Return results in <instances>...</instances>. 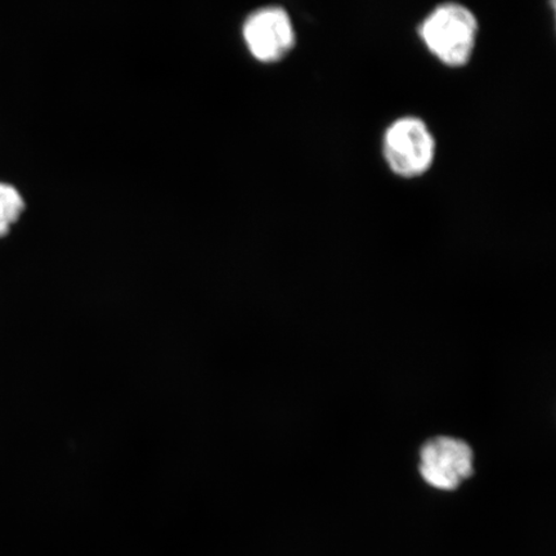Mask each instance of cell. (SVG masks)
I'll return each instance as SVG.
<instances>
[{
	"label": "cell",
	"mask_w": 556,
	"mask_h": 556,
	"mask_svg": "<svg viewBox=\"0 0 556 556\" xmlns=\"http://www.w3.org/2000/svg\"><path fill=\"white\" fill-rule=\"evenodd\" d=\"M250 53L264 64L281 61L295 46V30L281 7H266L252 13L242 29Z\"/></svg>",
	"instance_id": "277c9868"
},
{
	"label": "cell",
	"mask_w": 556,
	"mask_h": 556,
	"mask_svg": "<svg viewBox=\"0 0 556 556\" xmlns=\"http://www.w3.org/2000/svg\"><path fill=\"white\" fill-rule=\"evenodd\" d=\"M435 139L426 122L416 116H403L389 125L382 138V155L395 176L421 177L435 159Z\"/></svg>",
	"instance_id": "7a4b0ae2"
},
{
	"label": "cell",
	"mask_w": 556,
	"mask_h": 556,
	"mask_svg": "<svg viewBox=\"0 0 556 556\" xmlns=\"http://www.w3.org/2000/svg\"><path fill=\"white\" fill-rule=\"evenodd\" d=\"M420 472L424 481L442 491H454L472 476V451L455 438L437 437L421 448Z\"/></svg>",
	"instance_id": "3957f363"
},
{
	"label": "cell",
	"mask_w": 556,
	"mask_h": 556,
	"mask_svg": "<svg viewBox=\"0 0 556 556\" xmlns=\"http://www.w3.org/2000/svg\"><path fill=\"white\" fill-rule=\"evenodd\" d=\"M25 211L23 194L15 186L0 182V238L9 235Z\"/></svg>",
	"instance_id": "5b68a950"
},
{
	"label": "cell",
	"mask_w": 556,
	"mask_h": 556,
	"mask_svg": "<svg viewBox=\"0 0 556 556\" xmlns=\"http://www.w3.org/2000/svg\"><path fill=\"white\" fill-rule=\"evenodd\" d=\"M478 33L475 13L458 3L435 7L419 27L424 46L441 64L452 68L469 64L476 51Z\"/></svg>",
	"instance_id": "6da1fadb"
}]
</instances>
